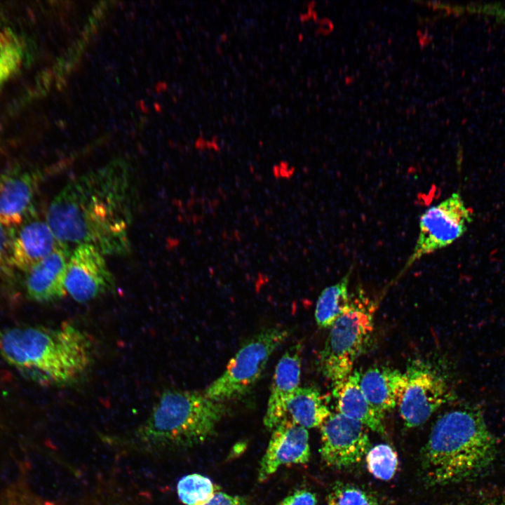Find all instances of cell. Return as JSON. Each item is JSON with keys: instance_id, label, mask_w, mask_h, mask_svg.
Returning a JSON list of instances; mask_svg holds the SVG:
<instances>
[{"instance_id": "obj_3", "label": "cell", "mask_w": 505, "mask_h": 505, "mask_svg": "<svg viewBox=\"0 0 505 505\" xmlns=\"http://www.w3.org/2000/svg\"><path fill=\"white\" fill-rule=\"evenodd\" d=\"M497 448L480 410L447 412L436 420L422 450L424 478L430 485H445L473 477L493 462Z\"/></svg>"}, {"instance_id": "obj_21", "label": "cell", "mask_w": 505, "mask_h": 505, "mask_svg": "<svg viewBox=\"0 0 505 505\" xmlns=\"http://www.w3.org/2000/svg\"><path fill=\"white\" fill-rule=\"evenodd\" d=\"M217 492V485L208 477L198 473L183 476L177 485L178 497L186 505L204 504Z\"/></svg>"}, {"instance_id": "obj_15", "label": "cell", "mask_w": 505, "mask_h": 505, "mask_svg": "<svg viewBox=\"0 0 505 505\" xmlns=\"http://www.w3.org/2000/svg\"><path fill=\"white\" fill-rule=\"evenodd\" d=\"M301 350L299 343L290 346L276 365L264 417V426L268 429H273L285 418L287 404L299 387Z\"/></svg>"}, {"instance_id": "obj_11", "label": "cell", "mask_w": 505, "mask_h": 505, "mask_svg": "<svg viewBox=\"0 0 505 505\" xmlns=\"http://www.w3.org/2000/svg\"><path fill=\"white\" fill-rule=\"evenodd\" d=\"M46 170L14 168L0 173V223L15 227L35 208L34 201Z\"/></svg>"}, {"instance_id": "obj_26", "label": "cell", "mask_w": 505, "mask_h": 505, "mask_svg": "<svg viewBox=\"0 0 505 505\" xmlns=\"http://www.w3.org/2000/svg\"><path fill=\"white\" fill-rule=\"evenodd\" d=\"M316 494L309 490H299L285 497L279 505H316Z\"/></svg>"}, {"instance_id": "obj_24", "label": "cell", "mask_w": 505, "mask_h": 505, "mask_svg": "<svg viewBox=\"0 0 505 505\" xmlns=\"http://www.w3.org/2000/svg\"><path fill=\"white\" fill-rule=\"evenodd\" d=\"M449 11L459 14L466 11L469 13L492 17L499 22L505 23V3L470 4L466 6L450 5Z\"/></svg>"}, {"instance_id": "obj_5", "label": "cell", "mask_w": 505, "mask_h": 505, "mask_svg": "<svg viewBox=\"0 0 505 505\" xmlns=\"http://www.w3.org/2000/svg\"><path fill=\"white\" fill-rule=\"evenodd\" d=\"M377 302L361 288L351 294L349 304L330 327L319 357L323 375L333 385L353 371L374 328Z\"/></svg>"}, {"instance_id": "obj_28", "label": "cell", "mask_w": 505, "mask_h": 505, "mask_svg": "<svg viewBox=\"0 0 505 505\" xmlns=\"http://www.w3.org/2000/svg\"><path fill=\"white\" fill-rule=\"evenodd\" d=\"M84 47L85 39L76 40L69 48L67 61L73 66L77 64L84 50Z\"/></svg>"}, {"instance_id": "obj_23", "label": "cell", "mask_w": 505, "mask_h": 505, "mask_svg": "<svg viewBox=\"0 0 505 505\" xmlns=\"http://www.w3.org/2000/svg\"><path fill=\"white\" fill-rule=\"evenodd\" d=\"M326 505H379L373 495L352 484L337 482L329 492Z\"/></svg>"}, {"instance_id": "obj_8", "label": "cell", "mask_w": 505, "mask_h": 505, "mask_svg": "<svg viewBox=\"0 0 505 505\" xmlns=\"http://www.w3.org/2000/svg\"><path fill=\"white\" fill-rule=\"evenodd\" d=\"M472 212L459 193H453L421 215L419 234L414 250L402 272L422 257L452 244L466 231Z\"/></svg>"}, {"instance_id": "obj_9", "label": "cell", "mask_w": 505, "mask_h": 505, "mask_svg": "<svg viewBox=\"0 0 505 505\" xmlns=\"http://www.w3.org/2000/svg\"><path fill=\"white\" fill-rule=\"evenodd\" d=\"M370 448L367 427L337 412L321 426V459L329 466L344 469L356 464Z\"/></svg>"}, {"instance_id": "obj_1", "label": "cell", "mask_w": 505, "mask_h": 505, "mask_svg": "<svg viewBox=\"0 0 505 505\" xmlns=\"http://www.w3.org/2000/svg\"><path fill=\"white\" fill-rule=\"evenodd\" d=\"M136 206L135 176L121 158L69 180L51 201L46 220L59 243L90 245L104 255L130 252Z\"/></svg>"}, {"instance_id": "obj_19", "label": "cell", "mask_w": 505, "mask_h": 505, "mask_svg": "<svg viewBox=\"0 0 505 505\" xmlns=\"http://www.w3.org/2000/svg\"><path fill=\"white\" fill-rule=\"evenodd\" d=\"M351 271L338 283L325 288L316 302L315 319L321 328H330L349 304L348 285Z\"/></svg>"}, {"instance_id": "obj_17", "label": "cell", "mask_w": 505, "mask_h": 505, "mask_svg": "<svg viewBox=\"0 0 505 505\" xmlns=\"http://www.w3.org/2000/svg\"><path fill=\"white\" fill-rule=\"evenodd\" d=\"M404 372L388 366H372L361 375L360 386L368 403L382 413L395 408L405 386Z\"/></svg>"}, {"instance_id": "obj_20", "label": "cell", "mask_w": 505, "mask_h": 505, "mask_svg": "<svg viewBox=\"0 0 505 505\" xmlns=\"http://www.w3.org/2000/svg\"><path fill=\"white\" fill-rule=\"evenodd\" d=\"M27 52L23 37L9 27L0 29V91L21 69Z\"/></svg>"}, {"instance_id": "obj_7", "label": "cell", "mask_w": 505, "mask_h": 505, "mask_svg": "<svg viewBox=\"0 0 505 505\" xmlns=\"http://www.w3.org/2000/svg\"><path fill=\"white\" fill-rule=\"evenodd\" d=\"M404 374L406 382L398 404L399 412L406 427H417L452 399V394L443 374L424 361H411Z\"/></svg>"}, {"instance_id": "obj_25", "label": "cell", "mask_w": 505, "mask_h": 505, "mask_svg": "<svg viewBox=\"0 0 505 505\" xmlns=\"http://www.w3.org/2000/svg\"><path fill=\"white\" fill-rule=\"evenodd\" d=\"M11 243V228L0 223V276L13 269L10 261Z\"/></svg>"}, {"instance_id": "obj_27", "label": "cell", "mask_w": 505, "mask_h": 505, "mask_svg": "<svg viewBox=\"0 0 505 505\" xmlns=\"http://www.w3.org/2000/svg\"><path fill=\"white\" fill-rule=\"evenodd\" d=\"M201 505H248V503L243 497L218 491L208 501Z\"/></svg>"}, {"instance_id": "obj_14", "label": "cell", "mask_w": 505, "mask_h": 505, "mask_svg": "<svg viewBox=\"0 0 505 505\" xmlns=\"http://www.w3.org/2000/svg\"><path fill=\"white\" fill-rule=\"evenodd\" d=\"M70 254V249L60 247L25 272V288L29 298L48 302L65 296L66 271Z\"/></svg>"}, {"instance_id": "obj_16", "label": "cell", "mask_w": 505, "mask_h": 505, "mask_svg": "<svg viewBox=\"0 0 505 505\" xmlns=\"http://www.w3.org/2000/svg\"><path fill=\"white\" fill-rule=\"evenodd\" d=\"M361 375L358 371H352L334 385L332 393L337 400L338 412L375 432L385 435L384 414L374 408L365 398L360 386Z\"/></svg>"}, {"instance_id": "obj_22", "label": "cell", "mask_w": 505, "mask_h": 505, "mask_svg": "<svg viewBox=\"0 0 505 505\" xmlns=\"http://www.w3.org/2000/svg\"><path fill=\"white\" fill-rule=\"evenodd\" d=\"M367 467L376 478L387 481L395 475L398 465L396 451L387 444L370 447L365 457Z\"/></svg>"}, {"instance_id": "obj_13", "label": "cell", "mask_w": 505, "mask_h": 505, "mask_svg": "<svg viewBox=\"0 0 505 505\" xmlns=\"http://www.w3.org/2000/svg\"><path fill=\"white\" fill-rule=\"evenodd\" d=\"M307 429L288 418L274 429L265 453L260 462L258 480L265 481L283 465L304 464L310 458Z\"/></svg>"}, {"instance_id": "obj_12", "label": "cell", "mask_w": 505, "mask_h": 505, "mask_svg": "<svg viewBox=\"0 0 505 505\" xmlns=\"http://www.w3.org/2000/svg\"><path fill=\"white\" fill-rule=\"evenodd\" d=\"M60 247L65 246L55 236L46 217L41 219L34 210L21 224L11 228V266L26 272Z\"/></svg>"}, {"instance_id": "obj_2", "label": "cell", "mask_w": 505, "mask_h": 505, "mask_svg": "<svg viewBox=\"0 0 505 505\" xmlns=\"http://www.w3.org/2000/svg\"><path fill=\"white\" fill-rule=\"evenodd\" d=\"M88 335L69 323L56 327L0 328V356L25 376L42 384L73 382L93 358Z\"/></svg>"}, {"instance_id": "obj_18", "label": "cell", "mask_w": 505, "mask_h": 505, "mask_svg": "<svg viewBox=\"0 0 505 505\" xmlns=\"http://www.w3.org/2000/svg\"><path fill=\"white\" fill-rule=\"evenodd\" d=\"M330 414L318 389L299 386L287 404L285 418L307 429L321 426Z\"/></svg>"}, {"instance_id": "obj_4", "label": "cell", "mask_w": 505, "mask_h": 505, "mask_svg": "<svg viewBox=\"0 0 505 505\" xmlns=\"http://www.w3.org/2000/svg\"><path fill=\"white\" fill-rule=\"evenodd\" d=\"M227 410L224 403L213 400L203 391L167 390L135 437L151 450L193 447L213 435Z\"/></svg>"}, {"instance_id": "obj_10", "label": "cell", "mask_w": 505, "mask_h": 505, "mask_svg": "<svg viewBox=\"0 0 505 505\" xmlns=\"http://www.w3.org/2000/svg\"><path fill=\"white\" fill-rule=\"evenodd\" d=\"M114 288L115 279L104 255L90 245L74 248L67 266V294L74 301L85 303Z\"/></svg>"}, {"instance_id": "obj_29", "label": "cell", "mask_w": 505, "mask_h": 505, "mask_svg": "<svg viewBox=\"0 0 505 505\" xmlns=\"http://www.w3.org/2000/svg\"><path fill=\"white\" fill-rule=\"evenodd\" d=\"M490 505H505V497L491 503Z\"/></svg>"}, {"instance_id": "obj_6", "label": "cell", "mask_w": 505, "mask_h": 505, "mask_svg": "<svg viewBox=\"0 0 505 505\" xmlns=\"http://www.w3.org/2000/svg\"><path fill=\"white\" fill-rule=\"evenodd\" d=\"M285 328H270L246 342L229 361L223 373L205 390L206 396L224 403L245 395L261 377L272 353L287 339Z\"/></svg>"}]
</instances>
